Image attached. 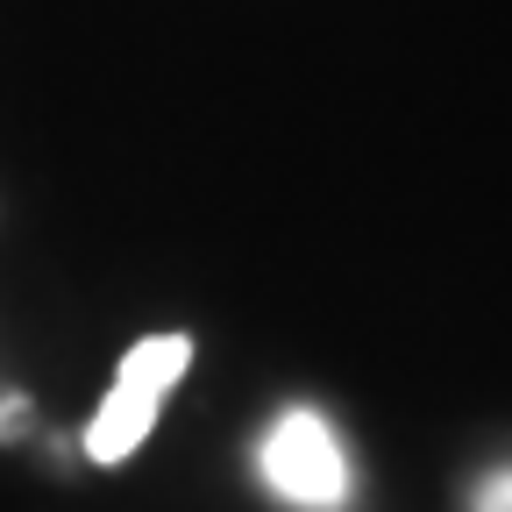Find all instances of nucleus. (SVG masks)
I'll use <instances>...</instances> for the list:
<instances>
[{
  "label": "nucleus",
  "instance_id": "f257e3e1",
  "mask_svg": "<svg viewBox=\"0 0 512 512\" xmlns=\"http://www.w3.org/2000/svg\"><path fill=\"white\" fill-rule=\"evenodd\" d=\"M185 363H192V342H185V335H150V342H136V349L121 356L114 392H107V406H100V413H93V427H86V456H93V463H121V456H136L143 434L157 427L164 392L185 377Z\"/></svg>",
  "mask_w": 512,
  "mask_h": 512
},
{
  "label": "nucleus",
  "instance_id": "f03ea898",
  "mask_svg": "<svg viewBox=\"0 0 512 512\" xmlns=\"http://www.w3.org/2000/svg\"><path fill=\"white\" fill-rule=\"evenodd\" d=\"M264 477L285 505L306 512H335L349 498V463H342V441L320 413H285L264 434Z\"/></svg>",
  "mask_w": 512,
  "mask_h": 512
},
{
  "label": "nucleus",
  "instance_id": "7ed1b4c3",
  "mask_svg": "<svg viewBox=\"0 0 512 512\" xmlns=\"http://www.w3.org/2000/svg\"><path fill=\"white\" fill-rule=\"evenodd\" d=\"M477 512H512V470H491L477 484Z\"/></svg>",
  "mask_w": 512,
  "mask_h": 512
}]
</instances>
